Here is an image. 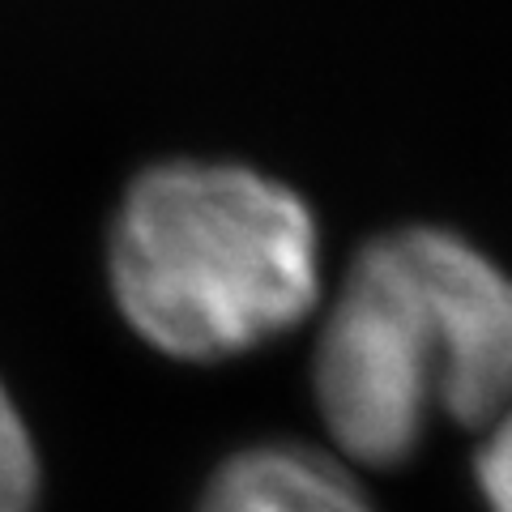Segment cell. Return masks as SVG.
<instances>
[{"label": "cell", "instance_id": "cell-4", "mask_svg": "<svg viewBox=\"0 0 512 512\" xmlns=\"http://www.w3.org/2000/svg\"><path fill=\"white\" fill-rule=\"evenodd\" d=\"M39 448L22 406L0 380V512H39Z\"/></svg>", "mask_w": 512, "mask_h": 512}, {"label": "cell", "instance_id": "cell-5", "mask_svg": "<svg viewBox=\"0 0 512 512\" xmlns=\"http://www.w3.org/2000/svg\"><path fill=\"white\" fill-rule=\"evenodd\" d=\"M483 431L487 440L478 448V491L491 512H512V406Z\"/></svg>", "mask_w": 512, "mask_h": 512}, {"label": "cell", "instance_id": "cell-1", "mask_svg": "<svg viewBox=\"0 0 512 512\" xmlns=\"http://www.w3.org/2000/svg\"><path fill=\"white\" fill-rule=\"evenodd\" d=\"M312 397L367 470L410 461L440 414L483 431L512 406V278L444 227L372 239L320 320Z\"/></svg>", "mask_w": 512, "mask_h": 512}, {"label": "cell", "instance_id": "cell-2", "mask_svg": "<svg viewBox=\"0 0 512 512\" xmlns=\"http://www.w3.org/2000/svg\"><path fill=\"white\" fill-rule=\"evenodd\" d=\"M107 282L150 350L222 363L303 325L320 303V227L274 175L167 158L133 175L111 218Z\"/></svg>", "mask_w": 512, "mask_h": 512}, {"label": "cell", "instance_id": "cell-3", "mask_svg": "<svg viewBox=\"0 0 512 512\" xmlns=\"http://www.w3.org/2000/svg\"><path fill=\"white\" fill-rule=\"evenodd\" d=\"M197 512H376L338 457L308 444H252L210 474Z\"/></svg>", "mask_w": 512, "mask_h": 512}]
</instances>
